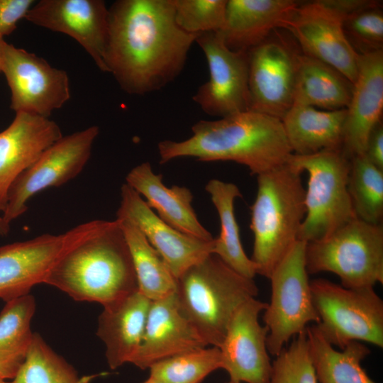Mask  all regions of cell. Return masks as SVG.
<instances>
[{
  "instance_id": "cell-1",
  "label": "cell",
  "mask_w": 383,
  "mask_h": 383,
  "mask_svg": "<svg viewBox=\"0 0 383 383\" xmlns=\"http://www.w3.org/2000/svg\"><path fill=\"white\" fill-rule=\"evenodd\" d=\"M198 35L176 23L172 0H118L109 8L104 64L126 93L144 95L173 82Z\"/></svg>"
},
{
  "instance_id": "cell-2",
  "label": "cell",
  "mask_w": 383,
  "mask_h": 383,
  "mask_svg": "<svg viewBox=\"0 0 383 383\" xmlns=\"http://www.w3.org/2000/svg\"><path fill=\"white\" fill-rule=\"evenodd\" d=\"M192 131L193 135L184 140L158 143L161 164L183 157L202 162L233 161L257 176L287 163L293 154L282 121L252 110L199 121Z\"/></svg>"
},
{
  "instance_id": "cell-3",
  "label": "cell",
  "mask_w": 383,
  "mask_h": 383,
  "mask_svg": "<svg viewBox=\"0 0 383 383\" xmlns=\"http://www.w3.org/2000/svg\"><path fill=\"white\" fill-rule=\"evenodd\" d=\"M44 284L77 301L103 306L138 290L131 252L118 219L67 252Z\"/></svg>"
},
{
  "instance_id": "cell-4",
  "label": "cell",
  "mask_w": 383,
  "mask_h": 383,
  "mask_svg": "<svg viewBox=\"0 0 383 383\" xmlns=\"http://www.w3.org/2000/svg\"><path fill=\"white\" fill-rule=\"evenodd\" d=\"M302 173L287 162L257 176V195L250 206L254 238L250 259L257 274L267 279L299 240L306 215Z\"/></svg>"
},
{
  "instance_id": "cell-5",
  "label": "cell",
  "mask_w": 383,
  "mask_h": 383,
  "mask_svg": "<svg viewBox=\"0 0 383 383\" xmlns=\"http://www.w3.org/2000/svg\"><path fill=\"white\" fill-rule=\"evenodd\" d=\"M258 287L210 254L177 279L175 296L184 316L209 346L219 348L236 310Z\"/></svg>"
},
{
  "instance_id": "cell-6",
  "label": "cell",
  "mask_w": 383,
  "mask_h": 383,
  "mask_svg": "<svg viewBox=\"0 0 383 383\" xmlns=\"http://www.w3.org/2000/svg\"><path fill=\"white\" fill-rule=\"evenodd\" d=\"M308 274L332 272L346 288L383 283V226L355 218L329 235L306 244Z\"/></svg>"
},
{
  "instance_id": "cell-7",
  "label": "cell",
  "mask_w": 383,
  "mask_h": 383,
  "mask_svg": "<svg viewBox=\"0 0 383 383\" xmlns=\"http://www.w3.org/2000/svg\"><path fill=\"white\" fill-rule=\"evenodd\" d=\"M288 163L309 175L299 240H318L356 218L348 187L350 160L342 149L292 154Z\"/></svg>"
},
{
  "instance_id": "cell-8",
  "label": "cell",
  "mask_w": 383,
  "mask_h": 383,
  "mask_svg": "<svg viewBox=\"0 0 383 383\" xmlns=\"http://www.w3.org/2000/svg\"><path fill=\"white\" fill-rule=\"evenodd\" d=\"M315 324L331 345L343 349L353 341L383 348V301L374 287L346 288L330 280L310 281Z\"/></svg>"
},
{
  "instance_id": "cell-9",
  "label": "cell",
  "mask_w": 383,
  "mask_h": 383,
  "mask_svg": "<svg viewBox=\"0 0 383 383\" xmlns=\"http://www.w3.org/2000/svg\"><path fill=\"white\" fill-rule=\"evenodd\" d=\"M306 244L298 240L269 278L271 297L262 319L268 329L267 350L274 357L309 323L319 321L306 268Z\"/></svg>"
},
{
  "instance_id": "cell-10",
  "label": "cell",
  "mask_w": 383,
  "mask_h": 383,
  "mask_svg": "<svg viewBox=\"0 0 383 383\" xmlns=\"http://www.w3.org/2000/svg\"><path fill=\"white\" fill-rule=\"evenodd\" d=\"M105 220H93L58 235L43 234L0 247V299L6 302L30 294L70 250L97 233Z\"/></svg>"
},
{
  "instance_id": "cell-11",
  "label": "cell",
  "mask_w": 383,
  "mask_h": 383,
  "mask_svg": "<svg viewBox=\"0 0 383 383\" xmlns=\"http://www.w3.org/2000/svg\"><path fill=\"white\" fill-rule=\"evenodd\" d=\"M99 133L98 126L62 136L25 170L12 184L2 217L8 223L23 215L30 198L76 177L84 169Z\"/></svg>"
},
{
  "instance_id": "cell-12",
  "label": "cell",
  "mask_w": 383,
  "mask_h": 383,
  "mask_svg": "<svg viewBox=\"0 0 383 383\" xmlns=\"http://www.w3.org/2000/svg\"><path fill=\"white\" fill-rule=\"evenodd\" d=\"M11 89V109L48 118L70 98L67 72L43 58L2 43L1 70Z\"/></svg>"
},
{
  "instance_id": "cell-13",
  "label": "cell",
  "mask_w": 383,
  "mask_h": 383,
  "mask_svg": "<svg viewBox=\"0 0 383 383\" xmlns=\"http://www.w3.org/2000/svg\"><path fill=\"white\" fill-rule=\"evenodd\" d=\"M344 17L330 0L299 3L284 29L292 33L304 54L328 64L354 84L359 55L344 33Z\"/></svg>"
},
{
  "instance_id": "cell-14",
  "label": "cell",
  "mask_w": 383,
  "mask_h": 383,
  "mask_svg": "<svg viewBox=\"0 0 383 383\" xmlns=\"http://www.w3.org/2000/svg\"><path fill=\"white\" fill-rule=\"evenodd\" d=\"M195 42L204 53L209 77L193 101L206 113L221 118L249 110L248 52L228 49L217 32L199 34Z\"/></svg>"
},
{
  "instance_id": "cell-15",
  "label": "cell",
  "mask_w": 383,
  "mask_h": 383,
  "mask_svg": "<svg viewBox=\"0 0 383 383\" xmlns=\"http://www.w3.org/2000/svg\"><path fill=\"white\" fill-rule=\"evenodd\" d=\"M296 50L272 33L248 51L249 110L282 120L294 102Z\"/></svg>"
},
{
  "instance_id": "cell-16",
  "label": "cell",
  "mask_w": 383,
  "mask_h": 383,
  "mask_svg": "<svg viewBox=\"0 0 383 383\" xmlns=\"http://www.w3.org/2000/svg\"><path fill=\"white\" fill-rule=\"evenodd\" d=\"M267 303L252 298L233 314L218 348L222 368L230 380L245 383H269L272 370L267 348L268 329L259 322Z\"/></svg>"
},
{
  "instance_id": "cell-17",
  "label": "cell",
  "mask_w": 383,
  "mask_h": 383,
  "mask_svg": "<svg viewBox=\"0 0 383 383\" xmlns=\"http://www.w3.org/2000/svg\"><path fill=\"white\" fill-rule=\"evenodd\" d=\"M25 18L38 26L66 34L106 72L104 57L108 40L109 8L103 0H40Z\"/></svg>"
},
{
  "instance_id": "cell-18",
  "label": "cell",
  "mask_w": 383,
  "mask_h": 383,
  "mask_svg": "<svg viewBox=\"0 0 383 383\" xmlns=\"http://www.w3.org/2000/svg\"><path fill=\"white\" fill-rule=\"evenodd\" d=\"M121 198L116 218L128 219L138 228L176 279L213 254L214 238L206 241L174 229L162 221L142 196L126 183L121 187Z\"/></svg>"
},
{
  "instance_id": "cell-19",
  "label": "cell",
  "mask_w": 383,
  "mask_h": 383,
  "mask_svg": "<svg viewBox=\"0 0 383 383\" xmlns=\"http://www.w3.org/2000/svg\"><path fill=\"white\" fill-rule=\"evenodd\" d=\"M62 136L55 121L25 112L16 113L11 123L0 132V212L6 209L16 179Z\"/></svg>"
},
{
  "instance_id": "cell-20",
  "label": "cell",
  "mask_w": 383,
  "mask_h": 383,
  "mask_svg": "<svg viewBox=\"0 0 383 383\" xmlns=\"http://www.w3.org/2000/svg\"><path fill=\"white\" fill-rule=\"evenodd\" d=\"M382 112L383 50L359 55L343 128L342 150L350 160L365 155L371 133L382 122Z\"/></svg>"
},
{
  "instance_id": "cell-21",
  "label": "cell",
  "mask_w": 383,
  "mask_h": 383,
  "mask_svg": "<svg viewBox=\"0 0 383 383\" xmlns=\"http://www.w3.org/2000/svg\"><path fill=\"white\" fill-rule=\"evenodd\" d=\"M209 346L179 307L175 293L151 301L143 338L131 363L141 370L172 356Z\"/></svg>"
},
{
  "instance_id": "cell-22",
  "label": "cell",
  "mask_w": 383,
  "mask_h": 383,
  "mask_svg": "<svg viewBox=\"0 0 383 383\" xmlns=\"http://www.w3.org/2000/svg\"><path fill=\"white\" fill-rule=\"evenodd\" d=\"M299 4L294 0H227L224 24L217 33L228 49L248 52L272 31L284 28Z\"/></svg>"
},
{
  "instance_id": "cell-23",
  "label": "cell",
  "mask_w": 383,
  "mask_h": 383,
  "mask_svg": "<svg viewBox=\"0 0 383 383\" xmlns=\"http://www.w3.org/2000/svg\"><path fill=\"white\" fill-rule=\"evenodd\" d=\"M151 301L138 290L103 306L96 335L105 345L109 367L131 363L142 343Z\"/></svg>"
},
{
  "instance_id": "cell-24",
  "label": "cell",
  "mask_w": 383,
  "mask_h": 383,
  "mask_svg": "<svg viewBox=\"0 0 383 383\" xmlns=\"http://www.w3.org/2000/svg\"><path fill=\"white\" fill-rule=\"evenodd\" d=\"M126 182L145 198L146 204L157 212L162 221L174 229L206 241L214 238L195 213L191 191L177 185L167 187L162 182V175L155 174L148 162L133 167L128 173Z\"/></svg>"
},
{
  "instance_id": "cell-25",
  "label": "cell",
  "mask_w": 383,
  "mask_h": 383,
  "mask_svg": "<svg viewBox=\"0 0 383 383\" xmlns=\"http://www.w3.org/2000/svg\"><path fill=\"white\" fill-rule=\"evenodd\" d=\"M345 116L346 109L319 110L293 104L281 120L293 154L342 149Z\"/></svg>"
},
{
  "instance_id": "cell-26",
  "label": "cell",
  "mask_w": 383,
  "mask_h": 383,
  "mask_svg": "<svg viewBox=\"0 0 383 383\" xmlns=\"http://www.w3.org/2000/svg\"><path fill=\"white\" fill-rule=\"evenodd\" d=\"M353 90V84L338 70L296 50L293 104L328 111L343 109L350 103Z\"/></svg>"
},
{
  "instance_id": "cell-27",
  "label": "cell",
  "mask_w": 383,
  "mask_h": 383,
  "mask_svg": "<svg viewBox=\"0 0 383 383\" xmlns=\"http://www.w3.org/2000/svg\"><path fill=\"white\" fill-rule=\"evenodd\" d=\"M205 189L217 210L221 224L220 234L213 239V254L238 274L254 279L256 266L244 251L235 216V199L242 196L238 187L214 179L209 181Z\"/></svg>"
},
{
  "instance_id": "cell-28",
  "label": "cell",
  "mask_w": 383,
  "mask_h": 383,
  "mask_svg": "<svg viewBox=\"0 0 383 383\" xmlns=\"http://www.w3.org/2000/svg\"><path fill=\"white\" fill-rule=\"evenodd\" d=\"M309 353L316 377L320 383H376L362 367L370 353L362 342L353 341L337 350L318 333L315 325L306 328Z\"/></svg>"
},
{
  "instance_id": "cell-29",
  "label": "cell",
  "mask_w": 383,
  "mask_h": 383,
  "mask_svg": "<svg viewBox=\"0 0 383 383\" xmlns=\"http://www.w3.org/2000/svg\"><path fill=\"white\" fill-rule=\"evenodd\" d=\"M36 304L28 294L8 301L0 312V377L13 379L25 362L34 333Z\"/></svg>"
},
{
  "instance_id": "cell-30",
  "label": "cell",
  "mask_w": 383,
  "mask_h": 383,
  "mask_svg": "<svg viewBox=\"0 0 383 383\" xmlns=\"http://www.w3.org/2000/svg\"><path fill=\"white\" fill-rule=\"evenodd\" d=\"M118 220L131 252L138 291L150 301L175 293L177 279L161 255L133 222Z\"/></svg>"
},
{
  "instance_id": "cell-31",
  "label": "cell",
  "mask_w": 383,
  "mask_h": 383,
  "mask_svg": "<svg viewBox=\"0 0 383 383\" xmlns=\"http://www.w3.org/2000/svg\"><path fill=\"white\" fill-rule=\"evenodd\" d=\"M348 187L356 218L372 224H382L383 170L365 155L353 157Z\"/></svg>"
},
{
  "instance_id": "cell-32",
  "label": "cell",
  "mask_w": 383,
  "mask_h": 383,
  "mask_svg": "<svg viewBox=\"0 0 383 383\" xmlns=\"http://www.w3.org/2000/svg\"><path fill=\"white\" fill-rule=\"evenodd\" d=\"M11 383H85L75 369L34 333L26 359Z\"/></svg>"
},
{
  "instance_id": "cell-33",
  "label": "cell",
  "mask_w": 383,
  "mask_h": 383,
  "mask_svg": "<svg viewBox=\"0 0 383 383\" xmlns=\"http://www.w3.org/2000/svg\"><path fill=\"white\" fill-rule=\"evenodd\" d=\"M221 368L220 349L206 346L162 360L149 369L150 376L165 383H200Z\"/></svg>"
},
{
  "instance_id": "cell-34",
  "label": "cell",
  "mask_w": 383,
  "mask_h": 383,
  "mask_svg": "<svg viewBox=\"0 0 383 383\" xmlns=\"http://www.w3.org/2000/svg\"><path fill=\"white\" fill-rule=\"evenodd\" d=\"M377 1L345 16L344 33L358 55L383 50V12Z\"/></svg>"
},
{
  "instance_id": "cell-35",
  "label": "cell",
  "mask_w": 383,
  "mask_h": 383,
  "mask_svg": "<svg viewBox=\"0 0 383 383\" xmlns=\"http://www.w3.org/2000/svg\"><path fill=\"white\" fill-rule=\"evenodd\" d=\"M269 383H318L311 362L306 329L275 356Z\"/></svg>"
},
{
  "instance_id": "cell-36",
  "label": "cell",
  "mask_w": 383,
  "mask_h": 383,
  "mask_svg": "<svg viewBox=\"0 0 383 383\" xmlns=\"http://www.w3.org/2000/svg\"><path fill=\"white\" fill-rule=\"evenodd\" d=\"M174 18L184 32L199 35L223 26L227 0H172Z\"/></svg>"
},
{
  "instance_id": "cell-37",
  "label": "cell",
  "mask_w": 383,
  "mask_h": 383,
  "mask_svg": "<svg viewBox=\"0 0 383 383\" xmlns=\"http://www.w3.org/2000/svg\"><path fill=\"white\" fill-rule=\"evenodd\" d=\"M33 0H0V38L11 34L17 23L25 18Z\"/></svg>"
},
{
  "instance_id": "cell-38",
  "label": "cell",
  "mask_w": 383,
  "mask_h": 383,
  "mask_svg": "<svg viewBox=\"0 0 383 383\" xmlns=\"http://www.w3.org/2000/svg\"><path fill=\"white\" fill-rule=\"evenodd\" d=\"M364 155L374 165L383 170V126L382 122L371 133Z\"/></svg>"
},
{
  "instance_id": "cell-39",
  "label": "cell",
  "mask_w": 383,
  "mask_h": 383,
  "mask_svg": "<svg viewBox=\"0 0 383 383\" xmlns=\"http://www.w3.org/2000/svg\"><path fill=\"white\" fill-rule=\"evenodd\" d=\"M10 231V224L6 222L2 216H0V235H6Z\"/></svg>"
},
{
  "instance_id": "cell-40",
  "label": "cell",
  "mask_w": 383,
  "mask_h": 383,
  "mask_svg": "<svg viewBox=\"0 0 383 383\" xmlns=\"http://www.w3.org/2000/svg\"><path fill=\"white\" fill-rule=\"evenodd\" d=\"M142 383H165L160 379H157L153 377L149 376V377L143 382Z\"/></svg>"
},
{
  "instance_id": "cell-41",
  "label": "cell",
  "mask_w": 383,
  "mask_h": 383,
  "mask_svg": "<svg viewBox=\"0 0 383 383\" xmlns=\"http://www.w3.org/2000/svg\"><path fill=\"white\" fill-rule=\"evenodd\" d=\"M4 38H0V72L1 70V60H2V43L4 41Z\"/></svg>"
},
{
  "instance_id": "cell-42",
  "label": "cell",
  "mask_w": 383,
  "mask_h": 383,
  "mask_svg": "<svg viewBox=\"0 0 383 383\" xmlns=\"http://www.w3.org/2000/svg\"><path fill=\"white\" fill-rule=\"evenodd\" d=\"M0 383H11V382H6V379L0 377Z\"/></svg>"
},
{
  "instance_id": "cell-43",
  "label": "cell",
  "mask_w": 383,
  "mask_h": 383,
  "mask_svg": "<svg viewBox=\"0 0 383 383\" xmlns=\"http://www.w3.org/2000/svg\"><path fill=\"white\" fill-rule=\"evenodd\" d=\"M227 383H240V382H234V381L230 380V381L228 382Z\"/></svg>"
}]
</instances>
